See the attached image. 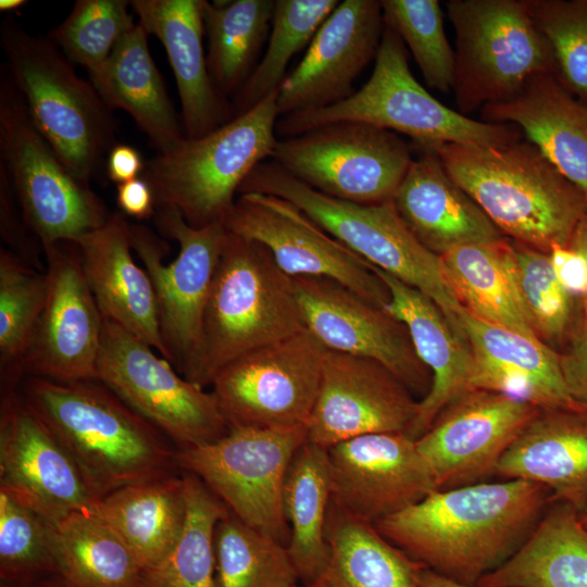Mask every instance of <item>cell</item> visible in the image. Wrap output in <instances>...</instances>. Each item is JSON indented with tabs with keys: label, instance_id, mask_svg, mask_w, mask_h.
Masks as SVG:
<instances>
[{
	"label": "cell",
	"instance_id": "obj_54",
	"mask_svg": "<svg viewBox=\"0 0 587 587\" xmlns=\"http://www.w3.org/2000/svg\"><path fill=\"white\" fill-rule=\"evenodd\" d=\"M570 246L580 252L587 262V215L577 225ZM583 303L587 307V298Z\"/></svg>",
	"mask_w": 587,
	"mask_h": 587
},
{
	"label": "cell",
	"instance_id": "obj_55",
	"mask_svg": "<svg viewBox=\"0 0 587 587\" xmlns=\"http://www.w3.org/2000/svg\"><path fill=\"white\" fill-rule=\"evenodd\" d=\"M28 587H72L60 574L47 576Z\"/></svg>",
	"mask_w": 587,
	"mask_h": 587
},
{
	"label": "cell",
	"instance_id": "obj_33",
	"mask_svg": "<svg viewBox=\"0 0 587 587\" xmlns=\"http://www.w3.org/2000/svg\"><path fill=\"white\" fill-rule=\"evenodd\" d=\"M476 587H587V529L578 510L552 501L521 549Z\"/></svg>",
	"mask_w": 587,
	"mask_h": 587
},
{
	"label": "cell",
	"instance_id": "obj_18",
	"mask_svg": "<svg viewBox=\"0 0 587 587\" xmlns=\"http://www.w3.org/2000/svg\"><path fill=\"white\" fill-rule=\"evenodd\" d=\"M48 295L20 373L59 382L96 379L103 316L83 272L76 242L42 248Z\"/></svg>",
	"mask_w": 587,
	"mask_h": 587
},
{
	"label": "cell",
	"instance_id": "obj_34",
	"mask_svg": "<svg viewBox=\"0 0 587 587\" xmlns=\"http://www.w3.org/2000/svg\"><path fill=\"white\" fill-rule=\"evenodd\" d=\"M96 514L121 536L142 571L152 569L171 553L184 529L183 474L116 489L100 500Z\"/></svg>",
	"mask_w": 587,
	"mask_h": 587
},
{
	"label": "cell",
	"instance_id": "obj_8",
	"mask_svg": "<svg viewBox=\"0 0 587 587\" xmlns=\"http://www.w3.org/2000/svg\"><path fill=\"white\" fill-rule=\"evenodd\" d=\"M278 90L213 132L186 138L146 162L141 177L155 204L177 209L196 227L223 222L249 174L271 159L277 142Z\"/></svg>",
	"mask_w": 587,
	"mask_h": 587
},
{
	"label": "cell",
	"instance_id": "obj_51",
	"mask_svg": "<svg viewBox=\"0 0 587 587\" xmlns=\"http://www.w3.org/2000/svg\"><path fill=\"white\" fill-rule=\"evenodd\" d=\"M116 203L123 214L137 220L153 217L155 212L153 191L141 176L117 185Z\"/></svg>",
	"mask_w": 587,
	"mask_h": 587
},
{
	"label": "cell",
	"instance_id": "obj_31",
	"mask_svg": "<svg viewBox=\"0 0 587 587\" xmlns=\"http://www.w3.org/2000/svg\"><path fill=\"white\" fill-rule=\"evenodd\" d=\"M148 37L137 21L104 64L89 75L109 108L127 112L158 154H165L179 147L186 136L150 54Z\"/></svg>",
	"mask_w": 587,
	"mask_h": 587
},
{
	"label": "cell",
	"instance_id": "obj_11",
	"mask_svg": "<svg viewBox=\"0 0 587 587\" xmlns=\"http://www.w3.org/2000/svg\"><path fill=\"white\" fill-rule=\"evenodd\" d=\"M307 441L305 425L230 426L213 442L176 450L175 461L240 521L288 545L284 485L294 457Z\"/></svg>",
	"mask_w": 587,
	"mask_h": 587
},
{
	"label": "cell",
	"instance_id": "obj_12",
	"mask_svg": "<svg viewBox=\"0 0 587 587\" xmlns=\"http://www.w3.org/2000/svg\"><path fill=\"white\" fill-rule=\"evenodd\" d=\"M158 229L179 245L164 264L168 247L149 227L130 224L132 246L153 285L165 359L183 375L199 346L204 308L227 230L222 222L196 228L170 205L155 204Z\"/></svg>",
	"mask_w": 587,
	"mask_h": 587
},
{
	"label": "cell",
	"instance_id": "obj_39",
	"mask_svg": "<svg viewBox=\"0 0 587 587\" xmlns=\"http://www.w3.org/2000/svg\"><path fill=\"white\" fill-rule=\"evenodd\" d=\"M182 474L187 501L183 533L159 565L142 571L141 587H216L214 532L230 511L199 477Z\"/></svg>",
	"mask_w": 587,
	"mask_h": 587
},
{
	"label": "cell",
	"instance_id": "obj_32",
	"mask_svg": "<svg viewBox=\"0 0 587 587\" xmlns=\"http://www.w3.org/2000/svg\"><path fill=\"white\" fill-rule=\"evenodd\" d=\"M444 273L463 308L484 322L540 339L525 308L514 247L503 238L440 255Z\"/></svg>",
	"mask_w": 587,
	"mask_h": 587
},
{
	"label": "cell",
	"instance_id": "obj_53",
	"mask_svg": "<svg viewBox=\"0 0 587 587\" xmlns=\"http://www.w3.org/2000/svg\"><path fill=\"white\" fill-rule=\"evenodd\" d=\"M417 587H476L457 583L429 569L421 567L417 575Z\"/></svg>",
	"mask_w": 587,
	"mask_h": 587
},
{
	"label": "cell",
	"instance_id": "obj_47",
	"mask_svg": "<svg viewBox=\"0 0 587 587\" xmlns=\"http://www.w3.org/2000/svg\"><path fill=\"white\" fill-rule=\"evenodd\" d=\"M528 4L551 47L554 76L587 105V0H528Z\"/></svg>",
	"mask_w": 587,
	"mask_h": 587
},
{
	"label": "cell",
	"instance_id": "obj_52",
	"mask_svg": "<svg viewBox=\"0 0 587 587\" xmlns=\"http://www.w3.org/2000/svg\"><path fill=\"white\" fill-rule=\"evenodd\" d=\"M145 166L140 152L126 143H115L107 155V175L116 185L140 177Z\"/></svg>",
	"mask_w": 587,
	"mask_h": 587
},
{
	"label": "cell",
	"instance_id": "obj_36",
	"mask_svg": "<svg viewBox=\"0 0 587 587\" xmlns=\"http://www.w3.org/2000/svg\"><path fill=\"white\" fill-rule=\"evenodd\" d=\"M283 502L290 529L287 549L302 586L325 567L326 525L332 502L328 450L307 441L288 469Z\"/></svg>",
	"mask_w": 587,
	"mask_h": 587
},
{
	"label": "cell",
	"instance_id": "obj_6",
	"mask_svg": "<svg viewBox=\"0 0 587 587\" xmlns=\"http://www.w3.org/2000/svg\"><path fill=\"white\" fill-rule=\"evenodd\" d=\"M246 192L273 195L294 203L370 264L427 296L467 341L461 321L465 309L444 273L440 257L416 239L392 200L374 204L339 200L305 185L272 160L249 174L239 189V193Z\"/></svg>",
	"mask_w": 587,
	"mask_h": 587
},
{
	"label": "cell",
	"instance_id": "obj_57",
	"mask_svg": "<svg viewBox=\"0 0 587 587\" xmlns=\"http://www.w3.org/2000/svg\"><path fill=\"white\" fill-rule=\"evenodd\" d=\"M578 519L582 525L587 529V503L578 511Z\"/></svg>",
	"mask_w": 587,
	"mask_h": 587
},
{
	"label": "cell",
	"instance_id": "obj_19",
	"mask_svg": "<svg viewBox=\"0 0 587 587\" xmlns=\"http://www.w3.org/2000/svg\"><path fill=\"white\" fill-rule=\"evenodd\" d=\"M0 489L57 527L73 513H96L101 500L18 387L1 389Z\"/></svg>",
	"mask_w": 587,
	"mask_h": 587
},
{
	"label": "cell",
	"instance_id": "obj_44",
	"mask_svg": "<svg viewBox=\"0 0 587 587\" xmlns=\"http://www.w3.org/2000/svg\"><path fill=\"white\" fill-rule=\"evenodd\" d=\"M386 27L407 45L429 88L444 93L453 88L455 53L437 0H380Z\"/></svg>",
	"mask_w": 587,
	"mask_h": 587
},
{
	"label": "cell",
	"instance_id": "obj_13",
	"mask_svg": "<svg viewBox=\"0 0 587 587\" xmlns=\"http://www.w3.org/2000/svg\"><path fill=\"white\" fill-rule=\"evenodd\" d=\"M157 353L103 319L96 379L158 427L177 451L223 437L230 426L212 392L186 379Z\"/></svg>",
	"mask_w": 587,
	"mask_h": 587
},
{
	"label": "cell",
	"instance_id": "obj_40",
	"mask_svg": "<svg viewBox=\"0 0 587 587\" xmlns=\"http://www.w3.org/2000/svg\"><path fill=\"white\" fill-rule=\"evenodd\" d=\"M338 3V0H275L266 50L247 82L233 96V117L279 89L291 59L310 45Z\"/></svg>",
	"mask_w": 587,
	"mask_h": 587
},
{
	"label": "cell",
	"instance_id": "obj_29",
	"mask_svg": "<svg viewBox=\"0 0 587 587\" xmlns=\"http://www.w3.org/2000/svg\"><path fill=\"white\" fill-rule=\"evenodd\" d=\"M482 121L517 126L587 201V105L553 74L533 77L510 99L484 107Z\"/></svg>",
	"mask_w": 587,
	"mask_h": 587
},
{
	"label": "cell",
	"instance_id": "obj_38",
	"mask_svg": "<svg viewBox=\"0 0 587 587\" xmlns=\"http://www.w3.org/2000/svg\"><path fill=\"white\" fill-rule=\"evenodd\" d=\"M60 575L72 587H141L142 569L115 529L96 513L58 526Z\"/></svg>",
	"mask_w": 587,
	"mask_h": 587
},
{
	"label": "cell",
	"instance_id": "obj_43",
	"mask_svg": "<svg viewBox=\"0 0 587 587\" xmlns=\"http://www.w3.org/2000/svg\"><path fill=\"white\" fill-rule=\"evenodd\" d=\"M54 574L58 527L0 489V580L28 587Z\"/></svg>",
	"mask_w": 587,
	"mask_h": 587
},
{
	"label": "cell",
	"instance_id": "obj_35",
	"mask_svg": "<svg viewBox=\"0 0 587 587\" xmlns=\"http://www.w3.org/2000/svg\"><path fill=\"white\" fill-rule=\"evenodd\" d=\"M324 570L302 587H417L423 565L387 540L374 524L352 517L332 502Z\"/></svg>",
	"mask_w": 587,
	"mask_h": 587
},
{
	"label": "cell",
	"instance_id": "obj_50",
	"mask_svg": "<svg viewBox=\"0 0 587 587\" xmlns=\"http://www.w3.org/2000/svg\"><path fill=\"white\" fill-rule=\"evenodd\" d=\"M557 278L565 290L582 302L587 298V262L572 248L555 245L548 252Z\"/></svg>",
	"mask_w": 587,
	"mask_h": 587
},
{
	"label": "cell",
	"instance_id": "obj_9",
	"mask_svg": "<svg viewBox=\"0 0 587 587\" xmlns=\"http://www.w3.org/2000/svg\"><path fill=\"white\" fill-rule=\"evenodd\" d=\"M446 9L455 32L452 91L460 113L505 101L533 77L555 74L528 0H449Z\"/></svg>",
	"mask_w": 587,
	"mask_h": 587
},
{
	"label": "cell",
	"instance_id": "obj_59",
	"mask_svg": "<svg viewBox=\"0 0 587 587\" xmlns=\"http://www.w3.org/2000/svg\"><path fill=\"white\" fill-rule=\"evenodd\" d=\"M294 587H300V586L296 585V586H294Z\"/></svg>",
	"mask_w": 587,
	"mask_h": 587
},
{
	"label": "cell",
	"instance_id": "obj_7",
	"mask_svg": "<svg viewBox=\"0 0 587 587\" xmlns=\"http://www.w3.org/2000/svg\"><path fill=\"white\" fill-rule=\"evenodd\" d=\"M337 122L367 123L401 133L419 148L499 146L522 138L513 125L467 117L434 98L413 76L403 41L386 26L372 75L359 90L337 104L278 118L276 135L295 137Z\"/></svg>",
	"mask_w": 587,
	"mask_h": 587
},
{
	"label": "cell",
	"instance_id": "obj_23",
	"mask_svg": "<svg viewBox=\"0 0 587 587\" xmlns=\"http://www.w3.org/2000/svg\"><path fill=\"white\" fill-rule=\"evenodd\" d=\"M384 29L380 1L339 2L282 83L279 116L327 108L351 97L353 82L376 59Z\"/></svg>",
	"mask_w": 587,
	"mask_h": 587
},
{
	"label": "cell",
	"instance_id": "obj_5",
	"mask_svg": "<svg viewBox=\"0 0 587 587\" xmlns=\"http://www.w3.org/2000/svg\"><path fill=\"white\" fill-rule=\"evenodd\" d=\"M0 42L7 72L36 127L65 167L90 185L116 143L112 109L48 37L27 33L9 16Z\"/></svg>",
	"mask_w": 587,
	"mask_h": 587
},
{
	"label": "cell",
	"instance_id": "obj_17",
	"mask_svg": "<svg viewBox=\"0 0 587 587\" xmlns=\"http://www.w3.org/2000/svg\"><path fill=\"white\" fill-rule=\"evenodd\" d=\"M541 409L492 390L473 389L445 407L415 440L438 490L487 482Z\"/></svg>",
	"mask_w": 587,
	"mask_h": 587
},
{
	"label": "cell",
	"instance_id": "obj_4",
	"mask_svg": "<svg viewBox=\"0 0 587 587\" xmlns=\"http://www.w3.org/2000/svg\"><path fill=\"white\" fill-rule=\"evenodd\" d=\"M303 329L292 278L279 270L262 243L227 230L199 346L183 376L203 388L211 386L216 374L237 358Z\"/></svg>",
	"mask_w": 587,
	"mask_h": 587
},
{
	"label": "cell",
	"instance_id": "obj_24",
	"mask_svg": "<svg viewBox=\"0 0 587 587\" xmlns=\"http://www.w3.org/2000/svg\"><path fill=\"white\" fill-rule=\"evenodd\" d=\"M88 286L103 319L152 347L165 359L151 279L132 254L130 223L111 213L76 241Z\"/></svg>",
	"mask_w": 587,
	"mask_h": 587
},
{
	"label": "cell",
	"instance_id": "obj_14",
	"mask_svg": "<svg viewBox=\"0 0 587 587\" xmlns=\"http://www.w3.org/2000/svg\"><path fill=\"white\" fill-rule=\"evenodd\" d=\"M271 160L324 195L374 204L392 200L414 158L395 132L337 122L278 139Z\"/></svg>",
	"mask_w": 587,
	"mask_h": 587
},
{
	"label": "cell",
	"instance_id": "obj_25",
	"mask_svg": "<svg viewBox=\"0 0 587 587\" xmlns=\"http://www.w3.org/2000/svg\"><path fill=\"white\" fill-rule=\"evenodd\" d=\"M370 267L389 291L385 310L405 326L416 355L432 373L430 388L419 401L417 414L407 432L416 440L445 407L473 390V353L433 300L378 267Z\"/></svg>",
	"mask_w": 587,
	"mask_h": 587
},
{
	"label": "cell",
	"instance_id": "obj_48",
	"mask_svg": "<svg viewBox=\"0 0 587 587\" xmlns=\"http://www.w3.org/2000/svg\"><path fill=\"white\" fill-rule=\"evenodd\" d=\"M563 378L572 399L587 410V307L560 353Z\"/></svg>",
	"mask_w": 587,
	"mask_h": 587
},
{
	"label": "cell",
	"instance_id": "obj_27",
	"mask_svg": "<svg viewBox=\"0 0 587 587\" xmlns=\"http://www.w3.org/2000/svg\"><path fill=\"white\" fill-rule=\"evenodd\" d=\"M130 9L163 45L176 80L186 138L202 137L233 118L232 104L215 89L202 38V0H132Z\"/></svg>",
	"mask_w": 587,
	"mask_h": 587
},
{
	"label": "cell",
	"instance_id": "obj_22",
	"mask_svg": "<svg viewBox=\"0 0 587 587\" xmlns=\"http://www.w3.org/2000/svg\"><path fill=\"white\" fill-rule=\"evenodd\" d=\"M417 410L411 390L382 363L327 350L308 441L329 449L367 434H407Z\"/></svg>",
	"mask_w": 587,
	"mask_h": 587
},
{
	"label": "cell",
	"instance_id": "obj_28",
	"mask_svg": "<svg viewBox=\"0 0 587 587\" xmlns=\"http://www.w3.org/2000/svg\"><path fill=\"white\" fill-rule=\"evenodd\" d=\"M416 148L420 154L392 198L416 239L439 257L461 246L502 239L479 205L446 172L436 150Z\"/></svg>",
	"mask_w": 587,
	"mask_h": 587
},
{
	"label": "cell",
	"instance_id": "obj_58",
	"mask_svg": "<svg viewBox=\"0 0 587 587\" xmlns=\"http://www.w3.org/2000/svg\"><path fill=\"white\" fill-rule=\"evenodd\" d=\"M0 587H17V586H14V585H12L10 583L0 580Z\"/></svg>",
	"mask_w": 587,
	"mask_h": 587
},
{
	"label": "cell",
	"instance_id": "obj_56",
	"mask_svg": "<svg viewBox=\"0 0 587 587\" xmlns=\"http://www.w3.org/2000/svg\"><path fill=\"white\" fill-rule=\"evenodd\" d=\"M25 0H0V10L2 12H11L25 5Z\"/></svg>",
	"mask_w": 587,
	"mask_h": 587
},
{
	"label": "cell",
	"instance_id": "obj_3",
	"mask_svg": "<svg viewBox=\"0 0 587 587\" xmlns=\"http://www.w3.org/2000/svg\"><path fill=\"white\" fill-rule=\"evenodd\" d=\"M449 176L501 234L548 253L567 247L587 215L584 195L527 139L435 148Z\"/></svg>",
	"mask_w": 587,
	"mask_h": 587
},
{
	"label": "cell",
	"instance_id": "obj_30",
	"mask_svg": "<svg viewBox=\"0 0 587 587\" xmlns=\"http://www.w3.org/2000/svg\"><path fill=\"white\" fill-rule=\"evenodd\" d=\"M494 477L524 479L551 491L552 501L587 503V411L541 410L500 459Z\"/></svg>",
	"mask_w": 587,
	"mask_h": 587
},
{
	"label": "cell",
	"instance_id": "obj_15",
	"mask_svg": "<svg viewBox=\"0 0 587 587\" xmlns=\"http://www.w3.org/2000/svg\"><path fill=\"white\" fill-rule=\"evenodd\" d=\"M326 351L303 329L223 367L211 384V392L229 426L307 425Z\"/></svg>",
	"mask_w": 587,
	"mask_h": 587
},
{
	"label": "cell",
	"instance_id": "obj_46",
	"mask_svg": "<svg viewBox=\"0 0 587 587\" xmlns=\"http://www.w3.org/2000/svg\"><path fill=\"white\" fill-rule=\"evenodd\" d=\"M522 298L537 336L567 341L583 302L577 303L561 285L548 253L519 245L514 247Z\"/></svg>",
	"mask_w": 587,
	"mask_h": 587
},
{
	"label": "cell",
	"instance_id": "obj_26",
	"mask_svg": "<svg viewBox=\"0 0 587 587\" xmlns=\"http://www.w3.org/2000/svg\"><path fill=\"white\" fill-rule=\"evenodd\" d=\"M461 321L474 358L472 389L507 394L541 410H585L569 394L560 353L541 339L484 322L466 310Z\"/></svg>",
	"mask_w": 587,
	"mask_h": 587
},
{
	"label": "cell",
	"instance_id": "obj_10",
	"mask_svg": "<svg viewBox=\"0 0 587 587\" xmlns=\"http://www.w3.org/2000/svg\"><path fill=\"white\" fill-rule=\"evenodd\" d=\"M0 164L41 248L76 242L111 212L61 162L40 134L8 72L0 80Z\"/></svg>",
	"mask_w": 587,
	"mask_h": 587
},
{
	"label": "cell",
	"instance_id": "obj_21",
	"mask_svg": "<svg viewBox=\"0 0 587 587\" xmlns=\"http://www.w3.org/2000/svg\"><path fill=\"white\" fill-rule=\"evenodd\" d=\"M328 450L332 503L375 524L438 490L435 476L405 433H376Z\"/></svg>",
	"mask_w": 587,
	"mask_h": 587
},
{
	"label": "cell",
	"instance_id": "obj_42",
	"mask_svg": "<svg viewBox=\"0 0 587 587\" xmlns=\"http://www.w3.org/2000/svg\"><path fill=\"white\" fill-rule=\"evenodd\" d=\"M47 274L38 273L13 252L0 250L1 389L17 388L20 367L43 310Z\"/></svg>",
	"mask_w": 587,
	"mask_h": 587
},
{
	"label": "cell",
	"instance_id": "obj_16",
	"mask_svg": "<svg viewBox=\"0 0 587 587\" xmlns=\"http://www.w3.org/2000/svg\"><path fill=\"white\" fill-rule=\"evenodd\" d=\"M222 223L228 232L262 243L291 278L325 277L383 309L389 302V291L370 263L286 199L240 193Z\"/></svg>",
	"mask_w": 587,
	"mask_h": 587
},
{
	"label": "cell",
	"instance_id": "obj_1",
	"mask_svg": "<svg viewBox=\"0 0 587 587\" xmlns=\"http://www.w3.org/2000/svg\"><path fill=\"white\" fill-rule=\"evenodd\" d=\"M551 503L540 484L487 480L436 490L374 526L424 567L476 586L521 549Z\"/></svg>",
	"mask_w": 587,
	"mask_h": 587
},
{
	"label": "cell",
	"instance_id": "obj_41",
	"mask_svg": "<svg viewBox=\"0 0 587 587\" xmlns=\"http://www.w3.org/2000/svg\"><path fill=\"white\" fill-rule=\"evenodd\" d=\"M216 587H294L299 580L287 545L232 512L214 532Z\"/></svg>",
	"mask_w": 587,
	"mask_h": 587
},
{
	"label": "cell",
	"instance_id": "obj_20",
	"mask_svg": "<svg viewBox=\"0 0 587 587\" xmlns=\"http://www.w3.org/2000/svg\"><path fill=\"white\" fill-rule=\"evenodd\" d=\"M292 283L305 329L327 350L375 360L411 391L428 392L429 371L400 321L333 279L294 277Z\"/></svg>",
	"mask_w": 587,
	"mask_h": 587
},
{
	"label": "cell",
	"instance_id": "obj_2",
	"mask_svg": "<svg viewBox=\"0 0 587 587\" xmlns=\"http://www.w3.org/2000/svg\"><path fill=\"white\" fill-rule=\"evenodd\" d=\"M18 392L100 499L175 474L171 440L98 379L28 376Z\"/></svg>",
	"mask_w": 587,
	"mask_h": 587
},
{
	"label": "cell",
	"instance_id": "obj_49",
	"mask_svg": "<svg viewBox=\"0 0 587 587\" xmlns=\"http://www.w3.org/2000/svg\"><path fill=\"white\" fill-rule=\"evenodd\" d=\"M14 192L4 167L0 164V225L4 240L15 248L20 258L32 264L35 258L34 242L29 238L28 226L22 222L14 207ZM32 233V232H30ZM33 234V233H32Z\"/></svg>",
	"mask_w": 587,
	"mask_h": 587
},
{
	"label": "cell",
	"instance_id": "obj_45",
	"mask_svg": "<svg viewBox=\"0 0 587 587\" xmlns=\"http://www.w3.org/2000/svg\"><path fill=\"white\" fill-rule=\"evenodd\" d=\"M125 0H77L67 17L47 36L74 64L99 70L136 25Z\"/></svg>",
	"mask_w": 587,
	"mask_h": 587
},
{
	"label": "cell",
	"instance_id": "obj_37",
	"mask_svg": "<svg viewBox=\"0 0 587 587\" xmlns=\"http://www.w3.org/2000/svg\"><path fill=\"white\" fill-rule=\"evenodd\" d=\"M274 8L275 0H202L208 70L223 98L233 97L259 63Z\"/></svg>",
	"mask_w": 587,
	"mask_h": 587
}]
</instances>
